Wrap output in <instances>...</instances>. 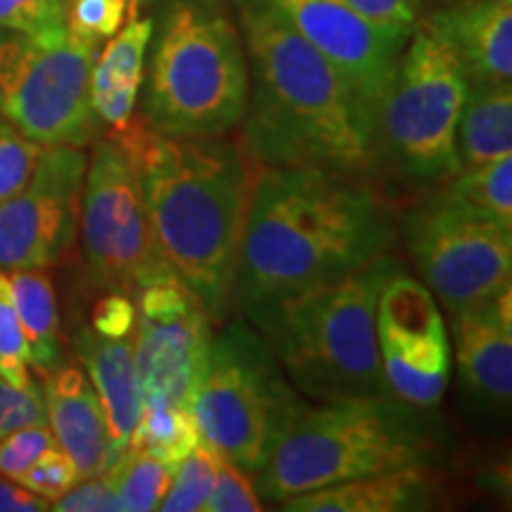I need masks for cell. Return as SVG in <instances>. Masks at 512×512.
I'll list each match as a JSON object with an SVG mask.
<instances>
[{
  "instance_id": "obj_17",
  "label": "cell",
  "mask_w": 512,
  "mask_h": 512,
  "mask_svg": "<svg viewBox=\"0 0 512 512\" xmlns=\"http://www.w3.org/2000/svg\"><path fill=\"white\" fill-rule=\"evenodd\" d=\"M43 377V401L55 444L74 460L81 479L105 475L112 458L110 430L86 370L62 363Z\"/></svg>"
},
{
  "instance_id": "obj_19",
  "label": "cell",
  "mask_w": 512,
  "mask_h": 512,
  "mask_svg": "<svg viewBox=\"0 0 512 512\" xmlns=\"http://www.w3.org/2000/svg\"><path fill=\"white\" fill-rule=\"evenodd\" d=\"M427 19L458 53L467 81H510L512 3L508 0H451Z\"/></svg>"
},
{
  "instance_id": "obj_29",
  "label": "cell",
  "mask_w": 512,
  "mask_h": 512,
  "mask_svg": "<svg viewBox=\"0 0 512 512\" xmlns=\"http://www.w3.org/2000/svg\"><path fill=\"white\" fill-rule=\"evenodd\" d=\"M131 0H69L64 24L79 41L100 46L124 27Z\"/></svg>"
},
{
  "instance_id": "obj_35",
  "label": "cell",
  "mask_w": 512,
  "mask_h": 512,
  "mask_svg": "<svg viewBox=\"0 0 512 512\" xmlns=\"http://www.w3.org/2000/svg\"><path fill=\"white\" fill-rule=\"evenodd\" d=\"M50 446H55V437L48 422L19 427V430L10 432L8 437L0 439V475L17 479Z\"/></svg>"
},
{
  "instance_id": "obj_26",
  "label": "cell",
  "mask_w": 512,
  "mask_h": 512,
  "mask_svg": "<svg viewBox=\"0 0 512 512\" xmlns=\"http://www.w3.org/2000/svg\"><path fill=\"white\" fill-rule=\"evenodd\" d=\"M176 470L140 451H128L105 472L117 491L121 510L126 512H152L159 510L171 477Z\"/></svg>"
},
{
  "instance_id": "obj_3",
  "label": "cell",
  "mask_w": 512,
  "mask_h": 512,
  "mask_svg": "<svg viewBox=\"0 0 512 512\" xmlns=\"http://www.w3.org/2000/svg\"><path fill=\"white\" fill-rule=\"evenodd\" d=\"M238 19L249 64L247 155L259 166L373 176V126L323 55L273 0H238Z\"/></svg>"
},
{
  "instance_id": "obj_40",
  "label": "cell",
  "mask_w": 512,
  "mask_h": 512,
  "mask_svg": "<svg viewBox=\"0 0 512 512\" xmlns=\"http://www.w3.org/2000/svg\"><path fill=\"white\" fill-rule=\"evenodd\" d=\"M140 3H145V0H131V8H138Z\"/></svg>"
},
{
  "instance_id": "obj_34",
  "label": "cell",
  "mask_w": 512,
  "mask_h": 512,
  "mask_svg": "<svg viewBox=\"0 0 512 512\" xmlns=\"http://www.w3.org/2000/svg\"><path fill=\"white\" fill-rule=\"evenodd\" d=\"M48 422L46 401L38 384L29 387H15L0 375V439L8 437L10 432L27 425H41Z\"/></svg>"
},
{
  "instance_id": "obj_10",
  "label": "cell",
  "mask_w": 512,
  "mask_h": 512,
  "mask_svg": "<svg viewBox=\"0 0 512 512\" xmlns=\"http://www.w3.org/2000/svg\"><path fill=\"white\" fill-rule=\"evenodd\" d=\"M79 230L86 278L95 290L133 297L174 273L152 233L138 166L112 136L95 140L88 159Z\"/></svg>"
},
{
  "instance_id": "obj_13",
  "label": "cell",
  "mask_w": 512,
  "mask_h": 512,
  "mask_svg": "<svg viewBox=\"0 0 512 512\" xmlns=\"http://www.w3.org/2000/svg\"><path fill=\"white\" fill-rule=\"evenodd\" d=\"M375 342L389 392L437 408L451 377V339L434 294L403 266L377 297Z\"/></svg>"
},
{
  "instance_id": "obj_6",
  "label": "cell",
  "mask_w": 512,
  "mask_h": 512,
  "mask_svg": "<svg viewBox=\"0 0 512 512\" xmlns=\"http://www.w3.org/2000/svg\"><path fill=\"white\" fill-rule=\"evenodd\" d=\"M247 105L245 43L226 5L171 0L152 43L140 114L145 124L171 138L228 136Z\"/></svg>"
},
{
  "instance_id": "obj_41",
  "label": "cell",
  "mask_w": 512,
  "mask_h": 512,
  "mask_svg": "<svg viewBox=\"0 0 512 512\" xmlns=\"http://www.w3.org/2000/svg\"><path fill=\"white\" fill-rule=\"evenodd\" d=\"M57 3H60V5H62V10H64V8H67V3H69V0H57Z\"/></svg>"
},
{
  "instance_id": "obj_11",
  "label": "cell",
  "mask_w": 512,
  "mask_h": 512,
  "mask_svg": "<svg viewBox=\"0 0 512 512\" xmlns=\"http://www.w3.org/2000/svg\"><path fill=\"white\" fill-rule=\"evenodd\" d=\"M420 280L456 313L494 297L512 280V230L441 188L401 219Z\"/></svg>"
},
{
  "instance_id": "obj_4",
  "label": "cell",
  "mask_w": 512,
  "mask_h": 512,
  "mask_svg": "<svg viewBox=\"0 0 512 512\" xmlns=\"http://www.w3.org/2000/svg\"><path fill=\"white\" fill-rule=\"evenodd\" d=\"M427 411L394 394L306 406L256 475V494L283 503L349 479L434 467L444 432Z\"/></svg>"
},
{
  "instance_id": "obj_39",
  "label": "cell",
  "mask_w": 512,
  "mask_h": 512,
  "mask_svg": "<svg viewBox=\"0 0 512 512\" xmlns=\"http://www.w3.org/2000/svg\"><path fill=\"white\" fill-rule=\"evenodd\" d=\"M50 510V501L24 489L15 479L0 475V512H43Z\"/></svg>"
},
{
  "instance_id": "obj_37",
  "label": "cell",
  "mask_w": 512,
  "mask_h": 512,
  "mask_svg": "<svg viewBox=\"0 0 512 512\" xmlns=\"http://www.w3.org/2000/svg\"><path fill=\"white\" fill-rule=\"evenodd\" d=\"M368 22L387 29L413 31L422 17V0H342Z\"/></svg>"
},
{
  "instance_id": "obj_33",
  "label": "cell",
  "mask_w": 512,
  "mask_h": 512,
  "mask_svg": "<svg viewBox=\"0 0 512 512\" xmlns=\"http://www.w3.org/2000/svg\"><path fill=\"white\" fill-rule=\"evenodd\" d=\"M64 27V10L57 0H0V31L46 34Z\"/></svg>"
},
{
  "instance_id": "obj_31",
  "label": "cell",
  "mask_w": 512,
  "mask_h": 512,
  "mask_svg": "<svg viewBox=\"0 0 512 512\" xmlns=\"http://www.w3.org/2000/svg\"><path fill=\"white\" fill-rule=\"evenodd\" d=\"M216 453V451H214ZM264 510L259 494L254 491L252 475L240 470L221 453H216V472L211 494L202 512H259Z\"/></svg>"
},
{
  "instance_id": "obj_42",
  "label": "cell",
  "mask_w": 512,
  "mask_h": 512,
  "mask_svg": "<svg viewBox=\"0 0 512 512\" xmlns=\"http://www.w3.org/2000/svg\"><path fill=\"white\" fill-rule=\"evenodd\" d=\"M508 3H512V0H508Z\"/></svg>"
},
{
  "instance_id": "obj_14",
  "label": "cell",
  "mask_w": 512,
  "mask_h": 512,
  "mask_svg": "<svg viewBox=\"0 0 512 512\" xmlns=\"http://www.w3.org/2000/svg\"><path fill=\"white\" fill-rule=\"evenodd\" d=\"M88 157L83 147H43L29 183L0 204V268H53L79 238L81 192Z\"/></svg>"
},
{
  "instance_id": "obj_7",
  "label": "cell",
  "mask_w": 512,
  "mask_h": 512,
  "mask_svg": "<svg viewBox=\"0 0 512 512\" xmlns=\"http://www.w3.org/2000/svg\"><path fill=\"white\" fill-rule=\"evenodd\" d=\"M306 406L271 344L242 313L211 335L192 399L209 448L256 477Z\"/></svg>"
},
{
  "instance_id": "obj_12",
  "label": "cell",
  "mask_w": 512,
  "mask_h": 512,
  "mask_svg": "<svg viewBox=\"0 0 512 512\" xmlns=\"http://www.w3.org/2000/svg\"><path fill=\"white\" fill-rule=\"evenodd\" d=\"M131 299L136 306L133 354L143 399L192 411L214 320L202 299L174 273L140 287Z\"/></svg>"
},
{
  "instance_id": "obj_2",
  "label": "cell",
  "mask_w": 512,
  "mask_h": 512,
  "mask_svg": "<svg viewBox=\"0 0 512 512\" xmlns=\"http://www.w3.org/2000/svg\"><path fill=\"white\" fill-rule=\"evenodd\" d=\"M138 166L164 261L202 299L214 323L233 311V283L261 166L240 140L171 138L143 117L110 131Z\"/></svg>"
},
{
  "instance_id": "obj_36",
  "label": "cell",
  "mask_w": 512,
  "mask_h": 512,
  "mask_svg": "<svg viewBox=\"0 0 512 512\" xmlns=\"http://www.w3.org/2000/svg\"><path fill=\"white\" fill-rule=\"evenodd\" d=\"M55 512H114L121 510L117 491L107 475L79 479L67 494L50 503Z\"/></svg>"
},
{
  "instance_id": "obj_15",
  "label": "cell",
  "mask_w": 512,
  "mask_h": 512,
  "mask_svg": "<svg viewBox=\"0 0 512 512\" xmlns=\"http://www.w3.org/2000/svg\"><path fill=\"white\" fill-rule=\"evenodd\" d=\"M323 60L335 69L375 133L382 100L411 31L368 22L342 0H273Z\"/></svg>"
},
{
  "instance_id": "obj_9",
  "label": "cell",
  "mask_w": 512,
  "mask_h": 512,
  "mask_svg": "<svg viewBox=\"0 0 512 512\" xmlns=\"http://www.w3.org/2000/svg\"><path fill=\"white\" fill-rule=\"evenodd\" d=\"M98 46L69 34L0 31V117L41 147H86L100 136L91 105Z\"/></svg>"
},
{
  "instance_id": "obj_38",
  "label": "cell",
  "mask_w": 512,
  "mask_h": 512,
  "mask_svg": "<svg viewBox=\"0 0 512 512\" xmlns=\"http://www.w3.org/2000/svg\"><path fill=\"white\" fill-rule=\"evenodd\" d=\"M88 325L107 337H126L136 330V306L133 299L119 292H105L93 304Z\"/></svg>"
},
{
  "instance_id": "obj_20",
  "label": "cell",
  "mask_w": 512,
  "mask_h": 512,
  "mask_svg": "<svg viewBox=\"0 0 512 512\" xmlns=\"http://www.w3.org/2000/svg\"><path fill=\"white\" fill-rule=\"evenodd\" d=\"M439 477L432 467L349 479L278 503L285 512H406L430 510L439 501Z\"/></svg>"
},
{
  "instance_id": "obj_21",
  "label": "cell",
  "mask_w": 512,
  "mask_h": 512,
  "mask_svg": "<svg viewBox=\"0 0 512 512\" xmlns=\"http://www.w3.org/2000/svg\"><path fill=\"white\" fill-rule=\"evenodd\" d=\"M155 22L133 17L110 38L95 57L91 72V105L100 124L121 131L133 119L143 86L145 53L150 48Z\"/></svg>"
},
{
  "instance_id": "obj_24",
  "label": "cell",
  "mask_w": 512,
  "mask_h": 512,
  "mask_svg": "<svg viewBox=\"0 0 512 512\" xmlns=\"http://www.w3.org/2000/svg\"><path fill=\"white\" fill-rule=\"evenodd\" d=\"M200 444L202 434L190 408L164 401H145L128 448L176 470Z\"/></svg>"
},
{
  "instance_id": "obj_8",
  "label": "cell",
  "mask_w": 512,
  "mask_h": 512,
  "mask_svg": "<svg viewBox=\"0 0 512 512\" xmlns=\"http://www.w3.org/2000/svg\"><path fill=\"white\" fill-rule=\"evenodd\" d=\"M467 93L463 62L446 36L420 17L375 124V166L408 188L444 185L460 174L456 128Z\"/></svg>"
},
{
  "instance_id": "obj_23",
  "label": "cell",
  "mask_w": 512,
  "mask_h": 512,
  "mask_svg": "<svg viewBox=\"0 0 512 512\" xmlns=\"http://www.w3.org/2000/svg\"><path fill=\"white\" fill-rule=\"evenodd\" d=\"M8 278L29 347V363L41 375L53 373L64 363L53 280L46 268H19L8 271Z\"/></svg>"
},
{
  "instance_id": "obj_30",
  "label": "cell",
  "mask_w": 512,
  "mask_h": 512,
  "mask_svg": "<svg viewBox=\"0 0 512 512\" xmlns=\"http://www.w3.org/2000/svg\"><path fill=\"white\" fill-rule=\"evenodd\" d=\"M43 147L0 117V204L15 197L34 174Z\"/></svg>"
},
{
  "instance_id": "obj_28",
  "label": "cell",
  "mask_w": 512,
  "mask_h": 512,
  "mask_svg": "<svg viewBox=\"0 0 512 512\" xmlns=\"http://www.w3.org/2000/svg\"><path fill=\"white\" fill-rule=\"evenodd\" d=\"M29 366V347L17 316L8 271L0 268V375L15 387H29L34 384Z\"/></svg>"
},
{
  "instance_id": "obj_27",
  "label": "cell",
  "mask_w": 512,
  "mask_h": 512,
  "mask_svg": "<svg viewBox=\"0 0 512 512\" xmlns=\"http://www.w3.org/2000/svg\"><path fill=\"white\" fill-rule=\"evenodd\" d=\"M216 472V453L214 448L202 444L176 467L174 477H171L169 491H166L162 512H195L204 510V503L211 494V484H214Z\"/></svg>"
},
{
  "instance_id": "obj_25",
  "label": "cell",
  "mask_w": 512,
  "mask_h": 512,
  "mask_svg": "<svg viewBox=\"0 0 512 512\" xmlns=\"http://www.w3.org/2000/svg\"><path fill=\"white\" fill-rule=\"evenodd\" d=\"M441 188L512 230V155L496 157L477 169L460 171Z\"/></svg>"
},
{
  "instance_id": "obj_5",
  "label": "cell",
  "mask_w": 512,
  "mask_h": 512,
  "mask_svg": "<svg viewBox=\"0 0 512 512\" xmlns=\"http://www.w3.org/2000/svg\"><path fill=\"white\" fill-rule=\"evenodd\" d=\"M401 268L384 252L337 283L316 287L249 316L302 396L339 401L392 394L375 342L382 285Z\"/></svg>"
},
{
  "instance_id": "obj_32",
  "label": "cell",
  "mask_w": 512,
  "mask_h": 512,
  "mask_svg": "<svg viewBox=\"0 0 512 512\" xmlns=\"http://www.w3.org/2000/svg\"><path fill=\"white\" fill-rule=\"evenodd\" d=\"M79 470L74 460L62 451L60 446H50L34 460V465L27 472H22L15 482L22 484L24 489L34 491L36 496L46 501H57L62 494H67L72 486L79 482Z\"/></svg>"
},
{
  "instance_id": "obj_1",
  "label": "cell",
  "mask_w": 512,
  "mask_h": 512,
  "mask_svg": "<svg viewBox=\"0 0 512 512\" xmlns=\"http://www.w3.org/2000/svg\"><path fill=\"white\" fill-rule=\"evenodd\" d=\"M394 240L392 209L368 178L261 166L240 242L233 309L249 318L337 283L389 252Z\"/></svg>"
},
{
  "instance_id": "obj_22",
  "label": "cell",
  "mask_w": 512,
  "mask_h": 512,
  "mask_svg": "<svg viewBox=\"0 0 512 512\" xmlns=\"http://www.w3.org/2000/svg\"><path fill=\"white\" fill-rule=\"evenodd\" d=\"M503 155H512L510 81H467L456 128L460 171L477 169Z\"/></svg>"
},
{
  "instance_id": "obj_18",
  "label": "cell",
  "mask_w": 512,
  "mask_h": 512,
  "mask_svg": "<svg viewBox=\"0 0 512 512\" xmlns=\"http://www.w3.org/2000/svg\"><path fill=\"white\" fill-rule=\"evenodd\" d=\"M72 344L105 411L112 467L126 453L145 401L133 354V335L107 337L95 332L88 323H81L74 330Z\"/></svg>"
},
{
  "instance_id": "obj_16",
  "label": "cell",
  "mask_w": 512,
  "mask_h": 512,
  "mask_svg": "<svg viewBox=\"0 0 512 512\" xmlns=\"http://www.w3.org/2000/svg\"><path fill=\"white\" fill-rule=\"evenodd\" d=\"M460 389L482 411L503 413L512 399V287L451 313Z\"/></svg>"
}]
</instances>
